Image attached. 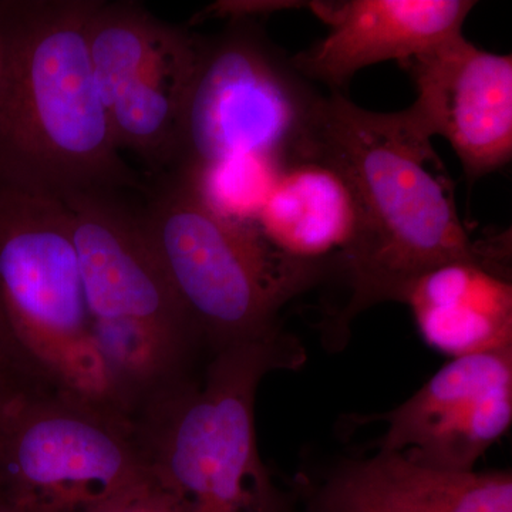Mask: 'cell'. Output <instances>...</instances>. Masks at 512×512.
Returning a JSON list of instances; mask_svg holds the SVG:
<instances>
[{
    "label": "cell",
    "instance_id": "obj_1",
    "mask_svg": "<svg viewBox=\"0 0 512 512\" xmlns=\"http://www.w3.org/2000/svg\"><path fill=\"white\" fill-rule=\"evenodd\" d=\"M292 157L338 168L365 217L363 247L340 274L349 296L333 319L335 332L377 303H402L414 279L434 266L484 251L487 239L471 238L458 217L431 140L403 111L365 110L340 92L320 96Z\"/></svg>",
    "mask_w": 512,
    "mask_h": 512
},
{
    "label": "cell",
    "instance_id": "obj_2",
    "mask_svg": "<svg viewBox=\"0 0 512 512\" xmlns=\"http://www.w3.org/2000/svg\"><path fill=\"white\" fill-rule=\"evenodd\" d=\"M90 0H0V188L64 200L140 187L94 82Z\"/></svg>",
    "mask_w": 512,
    "mask_h": 512
},
{
    "label": "cell",
    "instance_id": "obj_3",
    "mask_svg": "<svg viewBox=\"0 0 512 512\" xmlns=\"http://www.w3.org/2000/svg\"><path fill=\"white\" fill-rule=\"evenodd\" d=\"M305 350L279 330L214 353L188 380L134 419L151 473L185 512H296L259 456L255 400L269 372L298 369Z\"/></svg>",
    "mask_w": 512,
    "mask_h": 512
},
{
    "label": "cell",
    "instance_id": "obj_4",
    "mask_svg": "<svg viewBox=\"0 0 512 512\" xmlns=\"http://www.w3.org/2000/svg\"><path fill=\"white\" fill-rule=\"evenodd\" d=\"M120 192L62 200L72 221L87 309L117 406L134 421L157 397L191 380L202 340L158 261L140 212Z\"/></svg>",
    "mask_w": 512,
    "mask_h": 512
},
{
    "label": "cell",
    "instance_id": "obj_5",
    "mask_svg": "<svg viewBox=\"0 0 512 512\" xmlns=\"http://www.w3.org/2000/svg\"><path fill=\"white\" fill-rule=\"evenodd\" d=\"M0 343L36 382L126 417L94 342L69 211L52 195L0 188Z\"/></svg>",
    "mask_w": 512,
    "mask_h": 512
},
{
    "label": "cell",
    "instance_id": "obj_6",
    "mask_svg": "<svg viewBox=\"0 0 512 512\" xmlns=\"http://www.w3.org/2000/svg\"><path fill=\"white\" fill-rule=\"evenodd\" d=\"M138 212L175 295L214 353L278 333L282 306L311 288L255 225L215 214L181 171L161 175Z\"/></svg>",
    "mask_w": 512,
    "mask_h": 512
},
{
    "label": "cell",
    "instance_id": "obj_7",
    "mask_svg": "<svg viewBox=\"0 0 512 512\" xmlns=\"http://www.w3.org/2000/svg\"><path fill=\"white\" fill-rule=\"evenodd\" d=\"M322 96L251 18L202 39L170 171L191 174L241 154L288 161Z\"/></svg>",
    "mask_w": 512,
    "mask_h": 512
},
{
    "label": "cell",
    "instance_id": "obj_8",
    "mask_svg": "<svg viewBox=\"0 0 512 512\" xmlns=\"http://www.w3.org/2000/svg\"><path fill=\"white\" fill-rule=\"evenodd\" d=\"M150 476L133 421L59 390L22 399L0 447L8 512H103Z\"/></svg>",
    "mask_w": 512,
    "mask_h": 512
},
{
    "label": "cell",
    "instance_id": "obj_9",
    "mask_svg": "<svg viewBox=\"0 0 512 512\" xmlns=\"http://www.w3.org/2000/svg\"><path fill=\"white\" fill-rule=\"evenodd\" d=\"M87 47L97 93L120 151L167 173L177 157L200 37L131 2L90 0Z\"/></svg>",
    "mask_w": 512,
    "mask_h": 512
},
{
    "label": "cell",
    "instance_id": "obj_10",
    "mask_svg": "<svg viewBox=\"0 0 512 512\" xmlns=\"http://www.w3.org/2000/svg\"><path fill=\"white\" fill-rule=\"evenodd\" d=\"M416 100L402 110L421 136L446 138L468 181L512 158V56L478 49L463 33L403 62Z\"/></svg>",
    "mask_w": 512,
    "mask_h": 512
},
{
    "label": "cell",
    "instance_id": "obj_11",
    "mask_svg": "<svg viewBox=\"0 0 512 512\" xmlns=\"http://www.w3.org/2000/svg\"><path fill=\"white\" fill-rule=\"evenodd\" d=\"M379 450L414 463L470 473L510 429L512 349L454 357L392 412Z\"/></svg>",
    "mask_w": 512,
    "mask_h": 512
},
{
    "label": "cell",
    "instance_id": "obj_12",
    "mask_svg": "<svg viewBox=\"0 0 512 512\" xmlns=\"http://www.w3.org/2000/svg\"><path fill=\"white\" fill-rule=\"evenodd\" d=\"M255 227L268 247L311 285L342 274L366 237L365 217L348 178L312 157L286 161Z\"/></svg>",
    "mask_w": 512,
    "mask_h": 512
},
{
    "label": "cell",
    "instance_id": "obj_13",
    "mask_svg": "<svg viewBox=\"0 0 512 512\" xmlns=\"http://www.w3.org/2000/svg\"><path fill=\"white\" fill-rule=\"evenodd\" d=\"M470 0H349L313 3L330 25L328 36L291 57L309 82L339 92L359 70L400 63L463 33Z\"/></svg>",
    "mask_w": 512,
    "mask_h": 512
},
{
    "label": "cell",
    "instance_id": "obj_14",
    "mask_svg": "<svg viewBox=\"0 0 512 512\" xmlns=\"http://www.w3.org/2000/svg\"><path fill=\"white\" fill-rule=\"evenodd\" d=\"M510 238L495 235L480 255L434 266L409 286L402 303L431 349L451 359L512 349Z\"/></svg>",
    "mask_w": 512,
    "mask_h": 512
},
{
    "label": "cell",
    "instance_id": "obj_15",
    "mask_svg": "<svg viewBox=\"0 0 512 512\" xmlns=\"http://www.w3.org/2000/svg\"><path fill=\"white\" fill-rule=\"evenodd\" d=\"M303 512H512V476L440 470L379 450L336 467Z\"/></svg>",
    "mask_w": 512,
    "mask_h": 512
},
{
    "label": "cell",
    "instance_id": "obj_16",
    "mask_svg": "<svg viewBox=\"0 0 512 512\" xmlns=\"http://www.w3.org/2000/svg\"><path fill=\"white\" fill-rule=\"evenodd\" d=\"M285 163L278 158L241 154L184 174L215 214L238 224L255 225Z\"/></svg>",
    "mask_w": 512,
    "mask_h": 512
},
{
    "label": "cell",
    "instance_id": "obj_17",
    "mask_svg": "<svg viewBox=\"0 0 512 512\" xmlns=\"http://www.w3.org/2000/svg\"><path fill=\"white\" fill-rule=\"evenodd\" d=\"M103 512H185L183 504L151 476Z\"/></svg>",
    "mask_w": 512,
    "mask_h": 512
},
{
    "label": "cell",
    "instance_id": "obj_18",
    "mask_svg": "<svg viewBox=\"0 0 512 512\" xmlns=\"http://www.w3.org/2000/svg\"><path fill=\"white\" fill-rule=\"evenodd\" d=\"M46 390L52 389H47L42 384L22 375L5 357L0 355V447H2L10 416L22 399L29 394L46 392Z\"/></svg>",
    "mask_w": 512,
    "mask_h": 512
},
{
    "label": "cell",
    "instance_id": "obj_19",
    "mask_svg": "<svg viewBox=\"0 0 512 512\" xmlns=\"http://www.w3.org/2000/svg\"><path fill=\"white\" fill-rule=\"evenodd\" d=\"M0 355L5 356V353H3V349H2V343H0Z\"/></svg>",
    "mask_w": 512,
    "mask_h": 512
},
{
    "label": "cell",
    "instance_id": "obj_20",
    "mask_svg": "<svg viewBox=\"0 0 512 512\" xmlns=\"http://www.w3.org/2000/svg\"><path fill=\"white\" fill-rule=\"evenodd\" d=\"M0 512H8V511L5 510V508H3L2 504H0Z\"/></svg>",
    "mask_w": 512,
    "mask_h": 512
}]
</instances>
